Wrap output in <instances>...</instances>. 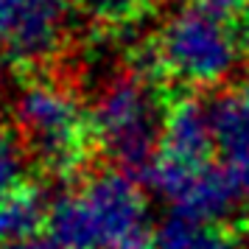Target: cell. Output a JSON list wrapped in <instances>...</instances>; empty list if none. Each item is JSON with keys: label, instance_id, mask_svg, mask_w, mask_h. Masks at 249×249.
I'll list each match as a JSON object with an SVG mask.
<instances>
[{"label": "cell", "instance_id": "6da1fadb", "mask_svg": "<svg viewBox=\"0 0 249 249\" xmlns=\"http://www.w3.org/2000/svg\"><path fill=\"white\" fill-rule=\"evenodd\" d=\"M51 249H154V227L137 182L104 171L48 204Z\"/></svg>", "mask_w": 249, "mask_h": 249}, {"label": "cell", "instance_id": "277c9868", "mask_svg": "<svg viewBox=\"0 0 249 249\" xmlns=\"http://www.w3.org/2000/svg\"><path fill=\"white\" fill-rule=\"evenodd\" d=\"M238 59L241 39L227 14L199 3L171 14L151 51V65H157L171 79L196 87H210L232 76Z\"/></svg>", "mask_w": 249, "mask_h": 249}, {"label": "cell", "instance_id": "4fadbf2b", "mask_svg": "<svg viewBox=\"0 0 249 249\" xmlns=\"http://www.w3.org/2000/svg\"><path fill=\"white\" fill-rule=\"evenodd\" d=\"M199 6H207V9H213L218 14H232L235 9L244 6V0H196Z\"/></svg>", "mask_w": 249, "mask_h": 249}, {"label": "cell", "instance_id": "30bf717a", "mask_svg": "<svg viewBox=\"0 0 249 249\" xmlns=\"http://www.w3.org/2000/svg\"><path fill=\"white\" fill-rule=\"evenodd\" d=\"M48 207L42 204L39 193L20 188L9 199L0 202V244L28 241L36 235L39 227H45Z\"/></svg>", "mask_w": 249, "mask_h": 249}, {"label": "cell", "instance_id": "7c38bea8", "mask_svg": "<svg viewBox=\"0 0 249 249\" xmlns=\"http://www.w3.org/2000/svg\"><path fill=\"white\" fill-rule=\"evenodd\" d=\"M151 0H87V9L104 25H129L146 14Z\"/></svg>", "mask_w": 249, "mask_h": 249}, {"label": "cell", "instance_id": "5b68a950", "mask_svg": "<svg viewBox=\"0 0 249 249\" xmlns=\"http://www.w3.org/2000/svg\"><path fill=\"white\" fill-rule=\"evenodd\" d=\"M143 179L171 204V210L207 221H221L238 202L227 174L210 162H177L157 154Z\"/></svg>", "mask_w": 249, "mask_h": 249}, {"label": "cell", "instance_id": "7a4b0ae2", "mask_svg": "<svg viewBox=\"0 0 249 249\" xmlns=\"http://www.w3.org/2000/svg\"><path fill=\"white\" fill-rule=\"evenodd\" d=\"M165 112L151 79L135 73L118 76L107 81L92 101V140L118 171L146 177L160 151Z\"/></svg>", "mask_w": 249, "mask_h": 249}, {"label": "cell", "instance_id": "ba28073f", "mask_svg": "<svg viewBox=\"0 0 249 249\" xmlns=\"http://www.w3.org/2000/svg\"><path fill=\"white\" fill-rule=\"evenodd\" d=\"M215 148L210 107L199 101H177L165 112L160 157L177 162H210V151Z\"/></svg>", "mask_w": 249, "mask_h": 249}, {"label": "cell", "instance_id": "9a60e30c", "mask_svg": "<svg viewBox=\"0 0 249 249\" xmlns=\"http://www.w3.org/2000/svg\"><path fill=\"white\" fill-rule=\"evenodd\" d=\"M241 92H244V95H247V98H249V79L244 81V84H241Z\"/></svg>", "mask_w": 249, "mask_h": 249}, {"label": "cell", "instance_id": "8fae6325", "mask_svg": "<svg viewBox=\"0 0 249 249\" xmlns=\"http://www.w3.org/2000/svg\"><path fill=\"white\" fill-rule=\"evenodd\" d=\"M25 179V148L20 137L0 126V202L23 188Z\"/></svg>", "mask_w": 249, "mask_h": 249}, {"label": "cell", "instance_id": "3957f363", "mask_svg": "<svg viewBox=\"0 0 249 249\" xmlns=\"http://www.w3.org/2000/svg\"><path fill=\"white\" fill-rule=\"evenodd\" d=\"M14 121L23 146L51 174H73L87 160L92 140L90 112L65 84L51 79L28 81L14 98Z\"/></svg>", "mask_w": 249, "mask_h": 249}, {"label": "cell", "instance_id": "9c48e42d", "mask_svg": "<svg viewBox=\"0 0 249 249\" xmlns=\"http://www.w3.org/2000/svg\"><path fill=\"white\" fill-rule=\"evenodd\" d=\"M154 249H235V241L221 221L171 210L154 227Z\"/></svg>", "mask_w": 249, "mask_h": 249}, {"label": "cell", "instance_id": "5bb4252c", "mask_svg": "<svg viewBox=\"0 0 249 249\" xmlns=\"http://www.w3.org/2000/svg\"><path fill=\"white\" fill-rule=\"evenodd\" d=\"M0 249H51V244H48V241H39V238H28V241L0 244Z\"/></svg>", "mask_w": 249, "mask_h": 249}, {"label": "cell", "instance_id": "8992f818", "mask_svg": "<svg viewBox=\"0 0 249 249\" xmlns=\"http://www.w3.org/2000/svg\"><path fill=\"white\" fill-rule=\"evenodd\" d=\"M65 0H0V56L12 62L48 59L62 42Z\"/></svg>", "mask_w": 249, "mask_h": 249}, {"label": "cell", "instance_id": "52a82bcc", "mask_svg": "<svg viewBox=\"0 0 249 249\" xmlns=\"http://www.w3.org/2000/svg\"><path fill=\"white\" fill-rule=\"evenodd\" d=\"M215 151L221 171L235 188L238 199L249 202V98L241 90L227 92L210 104Z\"/></svg>", "mask_w": 249, "mask_h": 249}]
</instances>
